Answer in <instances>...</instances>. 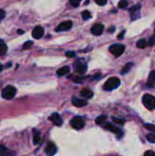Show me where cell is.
Masks as SVG:
<instances>
[{"label": "cell", "mask_w": 155, "mask_h": 156, "mask_svg": "<svg viewBox=\"0 0 155 156\" xmlns=\"http://www.w3.org/2000/svg\"><path fill=\"white\" fill-rule=\"evenodd\" d=\"M119 79L116 77H111L106 81L103 85V89L106 91H111V90H114L115 88H118L120 85Z\"/></svg>", "instance_id": "obj_1"}, {"label": "cell", "mask_w": 155, "mask_h": 156, "mask_svg": "<svg viewBox=\"0 0 155 156\" xmlns=\"http://www.w3.org/2000/svg\"><path fill=\"white\" fill-rule=\"evenodd\" d=\"M142 102L144 106L148 110H153L155 108V97L152 94H144L142 98Z\"/></svg>", "instance_id": "obj_2"}, {"label": "cell", "mask_w": 155, "mask_h": 156, "mask_svg": "<svg viewBox=\"0 0 155 156\" xmlns=\"http://www.w3.org/2000/svg\"><path fill=\"white\" fill-rule=\"evenodd\" d=\"M16 92L17 90L15 87L12 86V85H8L2 90V97L5 99V100H10V99L13 98L15 97Z\"/></svg>", "instance_id": "obj_3"}, {"label": "cell", "mask_w": 155, "mask_h": 156, "mask_svg": "<svg viewBox=\"0 0 155 156\" xmlns=\"http://www.w3.org/2000/svg\"><path fill=\"white\" fill-rule=\"evenodd\" d=\"M125 51V46L122 44H113V45L110 46L109 47V52L112 53V55L115 56V57H119L121 56Z\"/></svg>", "instance_id": "obj_4"}, {"label": "cell", "mask_w": 155, "mask_h": 156, "mask_svg": "<svg viewBox=\"0 0 155 156\" xmlns=\"http://www.w3.org/2000/svg\"><path fill=\"white\" fill-rule=\"evenodd\" d=\"M71 125L74 129H81L84 126V122L80 117H74L71 119Z\"/></svg>", "instance_id": "obj_5"}, {"label": "cell", "mask_w": 155, "mask_h": 156, "mask_svg": "<svg viewBox=\"0 0 155 156\" xmlns=\"http://www.w3.org/2000/svg\"><path fill=\"white\" fill-rule=\"evenodd\" d=\"M87 69H88V66L86 64L83 63V62L77 61L74 63V71L75 73H79V74H84L86 73Z\"/></svg>", "instance_id": "obj_6"}, {"label": "cell", "mask_w": 155, "mask_h": 156, "mask_svg": "<svg viewBox=\"0 0 155 156\" xmlns=\"http://www.w3.org/2000/svg\"><path fill=\"white\" fill-rule=\"evenodd\" d=\"M57 152V148L53 143L50 142L45 148V152L47 156H53Z\"/></svg>", "instance_id": "obj_7"}, {"label": "cell", "mask_w": 155, "mask_h": 156, "mask_svg": "<svg viewBox=\"0 0 155 156\" xmlns=\"http://www.w3.org/2000/svg\"><path fill=\"white\" fill-rule=\"evenodd\" d=\"M44 35V29L41 26H36L32 31V37L36 40H39Z\"/></svg>", "instance_id": "obj_8"}, {"label": "cell", "mask_w": 155, "mask_h": 156, "mask_svg": "<svg viewBox=\"0 0 155 156\" xmlns=\"http://www.w3.org/2000/svg\"><path fill=\"white\" fill-rule=\"evenodd\" d=\"M140 9H141V5L138 4L132 6L130 8L129 12L131 13V17H132V20H135L136 18H139V13H140Z\"/></svg>", "instance_id": "obj_9"}, {"label": "cell", "mask_w": 155, "mask_h": 156, "mask_svg": "<svg viewBox=\"0 0 155 156\" xmlns=\"http://www.w3.org/2000/svg\"><path fill=\"white\" fill-rule=\"evenodd\" d=\"M72 22L71 21H64V22L61 23L57 27H56V31H65V30H68L71 27H72Z\"/></svg>", "instance_id": "obj_10"}, {"label": "cell", "mask_w": 155, "mask_h": 156, "mask_svg": "<svg viewBox=\"0 0 155 156\" xmlns=\"http://www.w3.org/2000/svg\"><path fill=\"white\" fill-rule=\"evenodd\" d=\"M103 28H104V27H103V24H94L92 27V28H91V33L94 35H96V36H100V35H101L102 33H103Z\"/></svg>", "instance_id": "obj_11"}, {"label": "cell", "mask_w": 155, "mask_h": 156, "mask_svg": "<svg viewBox=\"0 0 155 156\" xmlns=\"http://www.w3.org/2000/svg\"><path fill=\"white\" fill-rule=\"evenodd\" d=\"M15 152L8 149L3 145L0 146V156H15Z\"/></svg>", "instance_id": "obj_12"}, {"label": "cell", "mask_w": 155, "mask_h": 156, "mask_svg": "<svg viewBox=\"0 0 155 156\" xmlns=\"http://www.w3.org/2000/svg\"><path fill=\"white\" fill-rule=\"evenodd\" d=\"M104 128L105 129H108L109 131H110V132L116 134L118 136H122V132L121 129H119V128L116 127V126H114L113 125H112L111 123H108V124L105 125Z\"/></svg>", "instance_id": "obj_13"}, {"label": "cell", "mask_w": 155, "mask_h": 156, "mask_svg": "<svg viewBox=\"0 0 155 156\" xmlns=\"http://www.w3.org/2000/svg\"><path fill=\"white\" fill-rule=\"evenodd\" d=\"M50 120L54 123L56 126H61L62 124V119L61 117V116L59 114H58L57 113H54V114H52L51 116L50 117Z\"/></svg>", "instance_id": "obj_14"}, {"label": "cell", "mask_w": 155, "mask_h": 156, "mask_svg": "<svg viewBox=\"0 0 155 156\" xmlns=\"http://www.w3.org/2000/svg\"><path fill=\"white\" fill-rule=\"evenodd\" d=\"M71 102H72L73 105L77 107V108H82V107H84L88 105V102L86 101L78 98H73Z\"/></svg>", "instance_id": "obj_15"}, {"label": "cell", "mask_w": 155, "mask_h": 156, "mask_svg": "<svg viewBox=\"0 0 155 156\" xmlns=\"http://www.w3.org/2000/svg\"><path fill=\"white\" fill-rule=\"evenodd\" d=\"M147 86L152 87L154 86V84H155V71H152L150 72V75L148 76V79H147Z\"/></svg>", "instance_id": "obj_16"}, {"label": "cell", "mask_w": 155, "mask_h": 156, "mask_svg": "<svg viewBox=\"0 0 155 156\" xmlns=\"http://www.w3.org/2000/svg\"><path fill=\"white\" fill-rule=\"evenodd\" d=\"M81 96L85 98H91L93 97V92L91 91V90L88 89V88H84V89L81 90Z\"/></svg>", "instance_id": "obj_17"}, {"label": "cell", "mask_w": 155, "mask_h": 156, "mask_svg": "<svg viewBox=\"0 0 155 156\" xmlns=\"http://www.w3.org/2000/svg\"><path fill=\"white\" fill-rule=\"evenodd\" d=\"M70 72V67L68 66H65L62 67L59 69L57 70V75L59 76H65V75L68 74Z\"/></svg>", "instance_id": "obj_18"}, {"label": "cell", "mask_w": 155, "mask_h": 156, "mask_svg": "<svg viewBox=\"0 0 155 156\" xmlns=\"http://www.w3.org/2000/svg\"><path fill=\"white\" fill-rule=\"evenodd\" d=\"M40 141V133L36 130H33V144L36 145Z\"/></svg>", "instance_id": "obj_19"}, {"label": "cell", "mask_w": 155, "mask_h": 156, "mask_svg": "<svg viewBox=\"0 0 155 156\" xmlns=\"http://www.w3.org/2000/svg\"><path fill=\"white\" fill-rule=\"evenodd\" d=\"M146 46H147V42H146L145 39L139 40L136 44V47L140 49H144Z\"/></svg>", "instance_id": "obj_20"}, {"label": "cell", "mask_w": 155, "mask_h": 156, "mask_svg": "<svg viewBox=\"0 0 155 156\" xmlns=\"http://www.w3.org/2000/svg\"><path fill=\"white\" fill-rule=\"evenodd\" d=\"M106 118H107L106 116H99V117H97V118H96V123H97V124H102V123H104V122L106 121Z\"/></svg>", "instance_id": "obj_21"}, {"label": "cell", "mask_w": 155, "mask_h": 156, "mask_svg": "<svg viewBox=\"0 0 155 156\" xmlns=\"http://www.w3.org/2000/svg\"><path fill=\"white\" fill-rule=\"evenodd\" d=\"M144 128L147 129V130L150 131L151 133H155V125L153 124H150V123H145L144 125Z\"/></svg>", "instance_id": "obj_22"}, {"label": "cell", "mask_w": 155, "mask_h": 156, "mask_svg": "<svg viewBox=\"0 0 155 156\" xmlns=\"http://www.w3.org/2000/svg\"><path fill=\"white\" fill-rule=\"evenodd\" d=\"M146 139L150 143H155V134L149 133L146 136Z\"/></svg>", "instance_id": "obj_23"}, {"label": "cell", "mask_w": 155, "mask_h": 156, "mask_svg": "<svg viewBox=\"0 0 155 156\" xmlns=\"http://www.w3.org/2000/svg\"><path fill=\"white\" fill-rule=\"evenodd\" d=\"M8 47L5 44H0V56H2V55H5L7 52Z\"/></svg>", "instance_id": "obj_24"}, {"label": "cell", "mask_w": 155, "mask_h": 156, "mask_svg": "<svg viewBox=\"0 0 155 156\" xmlns=\"http://www.w3.org/2000/svg\"><path fill=\"white\" fill-rule=\"evenodd\" d=\"M132 63H127L126 65V66L124 67V68L122 69V72H121V73H122V75H125L126 74V73H127L129 71V70H130V69H131V67H132Z\"/></svg>", "instance_id": "obj_25"}, {"label": "cell", "mask_w": 155, "mask_h": 156, "mask_svg": "<svg viewBox=\"0 0 155 156\" xmlns=\"http://www.w3.org/2000/svg\"><path fill=\"white\" fill-rule=\"evenodd\" d=\"M128 4H129V2H128L127 0H121L118 3V6L119 9H125L128 5Z\"/></svg>", "instance_id": "obj_26"}, {"label": "cell", "mask_w": 155, "mask_h": 156, "mask_svg": "<svg viewBox=\"0 0 155 156\" xmlns=\"http://www.w3.org/2000/svg\"><path fill=\"white\" fill-rule=\"evenodd\" d=\"M82 18H83L84 20H88L89 18H91V15L88 11H84L81 14Z\"/></svg>", "instance_id": "obj_27"}, {"label": "cell", "mask_w": 155, "mask_h": 156, "mask_svg": "<svg viewBox=\"0 0 155 156\" xmlns=\"http://www.w3.org/2000/svg\"><path fill=\"white\" fill-rule=\"evenodd\" d=\"M82 0H69V3L70 5H71L72 6H74V7H78V6L80 5L81 2Z\"/></svg>", "instance_id": "obj_28"}, {"label": "cell", "mask_w": 155, "mask_h": 156, "mask_svg": "<svg viewBox=\"0 0 155 156\" xmlns=\"http://www.w3.org/2000/svg\"><path fill=\"white\" fill-rule=\"evenodd\" d=\"M33 41H26V42L24 44V45H23V48H24V49H29V48H30L32 46H33Z\"/></svg>", "instance_id": "obj_29"}, {"label": "cell", "mask_w": 155, "mask_h": 156, "mask_svg": "<svg viewBox=\"0 0 155 156\" xmlns=\"http://www.w3.org/2000/svg\"><path fill=\"white\" fill-rule=\"evenodd\" d=\"M112 120L115 123H118L119 125H123L125 123V120L124 119H120V118H116V117H112Z\"/></svg>", "instance_id": "obj_30"}, {"label": "cell", "mask_w": 155, "mask_h": 156, "mask_svg": "<svg viewBox=\"0 0 155 156\" xmlns=\"http://www.w3.org/2000/svg\"><path fill=\"white\" fill-rule=\"evenodd\" d=\"M94 1H95V2L97 3L98 5L100 6L105 5L106 4V2H107V0H94Z\"/></svg>", "instance_id": "obj_31"}, {"label": "cell", "mask_w": 155, "mask_h": 156, "mask_svg": "<svg viewBox=\"0 0 155 156\" xmlns=\"http://www.w3.org/2000/svg\"><path fill=\"white\" fill-rule=\"evenodd\" d=\"M65 56L68 58H73L76 56V53L73 51H68L65 53Z\"/></svg>", "instance_id": "obj_32"}, {"label": "cell", "mask_w": 155, "mask_h": 156, "mask_svg": "<svg viewBox=\"0 0 155 156\" xmlns=\"http://www.w3.org/2000/svg\"><path fill=\"white\" fill-rule=\"evenodd\" d=\"M144 156H155V152L151 150H148L147 152H145Z\"/></svg>", "instance_id": "obj_33"}, {"label": "cell", "mask_w": 155, "mask_h": 156, "mask_svg": "<svg viewBox=\"0 0 155 156\" xmlns=\"http://www.w3.org/2000/svg\"><path fill=\"white\" fill-rule=\"evenodd\" d=\"M5 17V12L2 9H0V21L4 19Z\"/></svg>", "instance_id": "obj_34"}, {"label": "cell", "mask_w": 155, "mask_h": 156, "mask_svg": "<svg viewBox=\"0 0 155 156\" xmlns=\"http://www.w3.org/2000/svg\"><path fill=\"white\" fill-rule=\"evenodd\" d=\"M154 40H155V38L153 37H151L150 38V40H149V45L150 46H153V43H154Z\"/></svg>", "instance_id": "obj_35"}, {"label": "cell", "mask_w": 155, "mask_h": 156, "mask_svg": "<svg viewBox=\"0 0 155 156\" xmlns=\"http://www.w3.org/2000/svg\"><path fill=\"white\" fill-rule=\"evenodd\" d=\"M24 30H21V29H18V34H24Z\"/></svg>", "instance_id": "obj_36"}, {"label": "cell", "mask_w": 155, "mask_h": 156, "mask_svg": "<svg viewBox=\"0 0 155 156\" xmlns=\"http://www.w3.org/2000/svg\"><path fill=\"white\" fill-rule=\"evenodd\" d=\"M2 65H0V72H1L2 71Z\"/></svg>", "instance_id": "obj_37"}, {"label": "cell", "mask_w": 155, "mask_h": 156, "mask_svg": "<svg viewBox=\"0 0 155 156\" xmlns=\"http://www.w3.org/2000/svg\"><path fill=\"white\" fill-rule=\"evenodd\" d=\"M154 32H155V28H154Z\"/></svg>", "instance_id": "obj_38"}]
</instances>
